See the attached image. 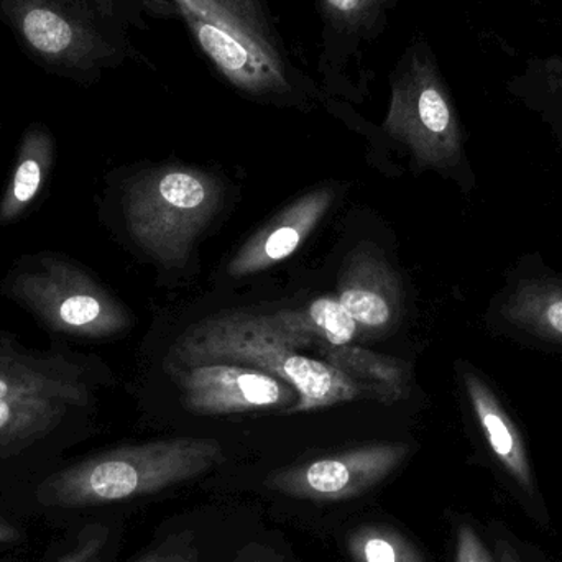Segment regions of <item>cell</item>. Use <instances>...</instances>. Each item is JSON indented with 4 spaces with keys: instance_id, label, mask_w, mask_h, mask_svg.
<instances>
[{
    "instance_id": "24",
    "label": "cell",
    "mask_w": 562,
    "mask_h": 562,
    "mask_svg": "<svg viewBox=\"0 0 562 562\" xmlns=\"http://www.w3.org/2000/svg\"><path fill=\"white\" fill-rule=\"evenodd\" d=\"M456 562H494L482 544L481 538L468 525L459 528Z\"/></svg>"
},
{
    "instance_id": "1",
    "label": "cell",
    "mask_w": 562,
    "mask_h": 562,
    "mask_svg": "<svg viewBox=\"0 0 562 562\" xmlns=\"http://www.w3.org/2000/svg\"><path fill=\"white\" fill-rule=\"evenodd\" d=\"M307 347L273 329L263 314L237 311L190 327L175 344L168 360L175 372L203 363H236L270 373L296 392V403L286 413H307L356 400L398 402L390 390L357 382L324 360L300 353Z\"/></svg>"
},
{
    "instance_id": "5",
    "label": "cell",
    "mask_w": 562,
    "mask_h": 562,
    "mask_svg": "<svg viewBox=\"0 0 562 562\" xmlns=\"http://www.w3.org/2000/svg\"><path fill=\"white\" fill-rule=\"evenodd\" d=\"M383 131L408 148L419 168L469 173L461 117L426 40H415L393 71Z\"/></svg>"
},
{
    "instance_id": "11",
    "label": "cell",
    "mask_w": 562,
    "mask_h": 562,
    "mask_svg": "<svg viewBox=\"0 0 562 562\" xmlns=\"http://www.w3.org/2000/svg\"><path fill=\"white\" fill-rule=\"evenodd\" d=\"M337 297L370 336L392 329L402 316V281L372 244H359L344 260Z\"/></svg>"
},
{
    "instance_id": "12",
    "label": "cell",
    "mask_w": 562,
    "mask_h": 562,
    "mask_svg": "<svg viewBox=\"0 0 562 562\" xmlns=\"http://www.w3.org/2000/svg\"><path fill=\"white\" fill-rule=\"evenodd\" d=\"M0 400H55L88 405L91 383L68 357L20 349L0 336Z\"/></svg>"
},
{
    "instance_id": "25",
    "label": "cell",
    "mask_w": 562,
    "mask_h": 562,
    "mask_svg": "<svg viewBox=\"0 0 562 562\" xmlns=\"http://www.w3.org/2000/svg\"><path fill=\"white\" fill-rule=\"evenodd\" d=\"M234 562H284L283 558L273 550L259 544H250L240 551L239 557Z\"/></svg>"
},
{
    "instance_id": "8",
    "label": "cell",
    "mask_w": 562,
    "mask_h": 562,
    "mask_svg": "<svg viewBox=\"0 0 562 562\" xmlns=\"http://www.w3.org/2000/svg\"><path fill=\"white\" fill-rule=\"evenodd\" d=\"M487 329L521 346L562 352V276L538 254L520 257L505 273L485 314Z\"/></svg>"
},
{
    "instance_id": "16",
    "label": "cell",
    "mask_w": 562,
    "mask_h": 562,
    "mask_svg": "<svg viewBox=\"0 0 562 562\" xmlns=\"http://www.w3.org/2000/svg\"><path fill=\"white\" fill-rule=\"evenodd\" d=\"M398 0H317L327 53L344 58L372 43L389 23Z\"/></svg>"
},
{
    "instance_id": "23",
    "label": "cell",
    "mask_w": 562,
    "mask_h": 562,
    "mask_svg": "<svg viewBox=\"0 0 562 562\" xmlns=\"http://www.w3.org/2000/svg\"><path fill=\"white\" fill-rule=\"evenodd\" d=\"M111 530L104 524H91L79 531L76 543L55 562H101Z\"/></svg>"
},
{
    "instance_id": "13",
    "label": "cell",
    "mask_w": 562,
    "mask_h": 562,
    "mask_svg": "<svg viewBox=\"0 0 562 562\" xmlns=\"http://www.w3.org/2000/svg\"><path fill=\"white\" fill-rule=\"evenodd\" d=\"M333 200L334 193L329 188H317L297 198L269 226L254 234L240 247L227 266V273L233 279L256 276L293 256L326 216Z\"/></svg>"
},
{
    "instance_id": "20",
    "label": "cell",
    "mask_w": 562,
    "mask_h": 562,
    "mask_svg": "<svg viewBox=\"0 0 562 562\" xmlns=\"http://www.w3.org/2000/svg\"><path fill=\"white\" fill-rule=\"evenodd\" d=\"M76 406L55 400H0V449L22 448L52 432Z\"/></svg>"
},
{
    "instance_id": "2",
    "label": "cell",
    "mask_w": 562,
    "mask_h": 562,
    "mask_svg": "<svg viewBox=\"0 0 562 562\" xmlns=\"http://www.w3.org/2000/svg\"><path fill=\"white\" fill-rule=\"evenodd\" d=\"M216 71L243 94L290 101L307 89L270 0H168Z\"/></svg>"
},
{
    "instance_id": "6",
    "label": "cell",
    "mask_w": 562,
    "mask_h": 562,
    "mask_svg": "<svg viewBox=\"0 0 562 562\" xmlns=\"http://www.w3.org/2000/svg\"><path fill=\"white\" fill-rule=\"evenodd\" d=\"M223 201L220 181L188 167L145 171L127 184L125 223L138 247L167 267L187 262Z\"/></svg>"
},
{
    "instance_id": "10",
    "label": "cell",
    "mask_w": 562,
    "mask_h": 562,
    "mask_svg": "<svg viewBox=\"0 0 562 562\" xmlns=\"http://www.w3.org/2000/svg\"><path fill=\"white\" fill-rule=\"evenodd\" d=\"M175 373H178L184 408L194 415H234L281 406L288 409L297 400L293 386L284 380L252 367L203 363Z\"/></svg>"
},
{
    "instance_id": "27",
    "label": "cell",
    "mask_w": 562,
    "mask_h": 562,
    "mask_svg": "<svg viewBox=\"0 0 562 562\" xmlns=\"http://www.w3.org/2000/svg\"><path fill=\"white\" fill-rule=\"evenodd\" d=\"M20 540H22L20 531L9 521L0 520V547L19 543Z\"/></svg>"
},
{
    "instance_id": "3",
    "label": "cell",
    "mask_w": 562,
    "mask_h": 562,
    "mask_svg": "<svg viewBox=\"0 0 562 562\" xmlns=\"http://www.w3.org/2000/svg\"><path fill=\"white\" fill-rule=\"evenodd\" d=\"M226 461L216 439L173 438L124 446L48 475L36 488L43 507L85 508L157 494Z\"/></svg>"
},
{
    "instance_id": "17",
    "label": "cell",
    "mask_w": 562,
    "mask_h": 562,
    "mask_svg": "<svg viewBox=\"0 0 562 562\" xmlns=\"http://www.w3.org/2000/svg\"><path fill=\"white\" fill-rule=\"evenodd\" d=\"M263 316L273 329L310 347L316 342L347 346L359 330L337 296L317 297L300 310H281Z\"/></svg>"
},
{
    "instance_id": "14",
    "label": "cell",
    "mask_w": 562,
    "mask_h": 562,
    "mask_svg": "<svg viewBox=\"0 0 562 562\" xmlns=\"http://www.w3.org/2000/svg\"><path fill=\"white\" fill-rule=\"evenodd\" d=\"M459 376L472 418L481 429L488 451L524 491H533V477L524 438L497 390L475 367L464 363Z\"/></svg>"
},
{
    "instance_id": "7",
    "label": "cell",
    "mask_w": 562,
    "mask_h": 562,
    "mask_svg": "<svg viewBox=\"0 0 562 562\" xmlns=\"http://www.w3.org/2000/svg\"><path fill=\"white\" fill-rule=\"evenodd\" d=\"M3 291L53 333L104 339L131 326L127 310L102 284L55 254L20 260Z\"/></svg>"
},
{
    "instance_id": "19",
    "label": "cell",
    "mask_w": 562,
    "mask_h": 562,
    "mask_svg": "<svg viewBox=\"0 0 562 562\" xmlns=\"http://www.w3.org/2000/svg\"><path fill=\"white\" fill-rule=\"evenodd\" d=\"M314 346L317 347V352L323 357L324 362L336 367L357 382L382 386L395 393L400 400L408 389L409 369L403 360L382 356L362 347L350 346V344L330 346L326 342H316Z\"/></svg>"
},
{
    "instance_id": "26",
    "label": "cell",
    "mask_w": 562,
    "mask_h": 562,
    "mask_svg": "<svg viewBox=\"0 0 562 562\" xmlns=\"http://www.w3.org/2000/svg\"><path fill=\"white\" fill-rule=\"evenodd\" d=\"M81 2L88 5L92 12L108 20V22L121 25V19H119L117 7H115L114 0H81Z\"/></svg>"
},
{
    "instance_id": "15",
    "label": "cell",
    "mask_w": 562,
    "mask_h": 562,
    "mask_svg": "<svg viewBox=\"0 0 562 562\" xmlns=\"http://www.w3.org/2000/svg\"><path fill=\"white\" fill-rule=\"evenodd\" d=\"M55 164V138L42 124L26 128L9 184L0 198V226L15 223L35 203Z\"/></svg>"
},
{
    "instance_id": "9",
    "label": "cell",
    "mask_w": 562,
    "mask_h": 562,
    "mask_svg": "<svg viewBox=\"0 0 562 562\" xmlns=\"http://www.w3.org/2000/svg\"><path fill=\"white\" fill-rule=\"evenodd\" d=\"M405 442H375L281 469L267 479L272 491L297 501H352L385 481L408 458Z\"/></svg>"
},
{
    "instance_id": "21",
    "label": "cell",
    "mask_w": 562,
    "mask_h": 562,
    "mask_svg": "<svg viewBox=\"0 0 562 562\" xmlns=\"http://www.w3.org/2000/svg\"><path fill=\"white\" fill-rule=\"evenodd\" d=\"M353 562H426L418 548L395 528L362 525L347 538Z\"/></svg>"
},
{
    "instance_id": "22",
    "label": "cell",
    "mask_w": 562,
    "mask_h": 562,
    "mask_svg": "<svg viewBox=\"0 0 562 562\" xmlns=\"http://www.w3.org/2000/svg\"><path fill=\"white\" fill-rule=\"evenodd\" d=\"M137 562H200L196 535L190 528L175 531L158 541Z\"/></svg>"
},
{
    "instance_id": "4",
    "label": "cell",
    "mask_w": 562,
    "mask_h": 562,
    "mask_svg": "<svg viewBox=\"0 0 562 562\" xmlns=\"http://www.w3.org/2000/svg\"><path fill=\"white\" fill-rule=\"evenodd\" d=\"M0 22L45 71L91 85L128 52L122 25L81 0H0Z\"/></svg>"
},
{
    "instance_id": "28",
    "label": "cell",
    "mask_w": 562,
    "mask_h": 562,
    "mask_svg": "<svg viewBox=\"0 0 562 562\" xmlns=\"http://www.w3.org/2000/svg\"><path fill=\"white\" fill-rule=\"evenodd\" d=\"M497 553L498 558H501V562H520L517 557H515L514 550L508 547L504 541H497Z\"/></svg>"
},
{
    "instance_id": "29",
    "label": "cell",
    "mask_w": 562,
    "mask_h": 562,
    "mask_svg": "<svg viewBox=\"0 0 562 562\" xmlns=\"http://www.w3.org/2000/svg\"><path fill=\"white\" fill-rule=\"evenodd\" d=\"M528 2H533V3H543L544 0H528Z\"/></svg>"
},
{
    "instance_id": "18",
    "label": "cell",
    "mask_w": 562,
    "mask_h": 562,
    "mask_svg": "<svg viewBox=\"0 0 562 562\" xmlns=\"http://www.w3.org/2000/svg\"><path fill=\"white\" fill-rule=\"evenodd\" d=\"M505 91L537 114L562 147V55L531 56L505 82Z\"/></svg>"
}]
</instances>
